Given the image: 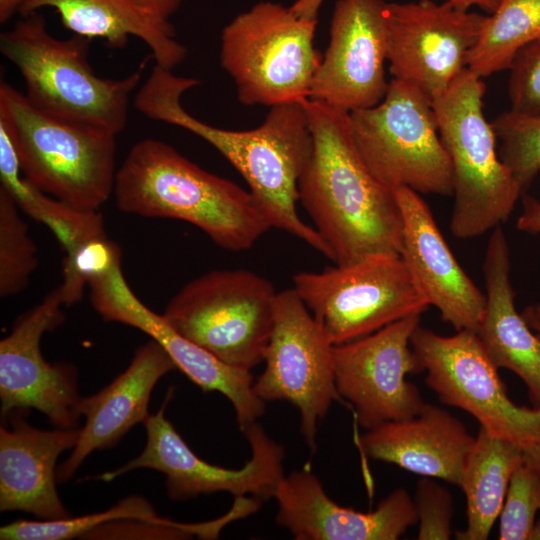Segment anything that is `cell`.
<instances>
[{
	"instance_id": "6da1fadb",
	"label": "cell",
	"mask_w": 540,
	"mask_h": 540,
	"mask_svg": "<svg viewBox=\"0 0 540 540\" xmlns=\"http://www.w3.org/2000/svg\"><path fill=\"white\" fill-rule=\"evenodd\" d=\"M199 81L173 74L158 64L138 89L135 108L149 119L181 127L218 150L246 181L268 220L331 259L314 227L297 211L298 182L312 150V135L303 103L270 107L265 120L251 130H227L205 123L182 106L183 94Z\"/></svg>"
},
{
	"instance_id": "7a4b0ae2",
	"label": "cell",
	"mask_w": 540,
	"mask_h": 540,
	"mask_svg": "<svg viewBox=\"0 0 540 540\" xmlns=\"http://www.w3.org/2000/svg\"><path fill=\"white\" fill-rule=\"evenodd\" d=\"M312 150L298 182L299 201L338 265L375 254L400 255L403 221L395 191L382 185L360 156L349 112L302 102Z\"/></svg>"
},
{
	"instance_id": "3957f363",
	"label": "cell",
	"mask_w": 540,
	"mask_h": 540,
	"mask_svg": "<svg viewBox=\"0 0 540 540\" xmlns=\"http://www.w3.org/2000/svg\"><path fill=\"white\" fill-rule=\"evenodd\" d=\"M113 195L122 212L188 222L228 251L252 248L271 229L248 190L158 139L131 147L117 168Z\"/></svg>"
},
{
	"instance_id": "277c9868",
	"label": "cell",
	"mask_w": 540,
	"mask_h": 540,
	"mask_svg": "<svg viewBox=\"0 0 540 540\" xmlns=\"http://www.w3.org/2000/svg\"><path fill=\"white\" fill-rule=\"evenodd\" d=\"M92 40L52 36L38 12L21 16L0 35V52L19 71L28 101L38 110L68 121L119 134L126 126L132 93L144 65L121 79L98 76L88 61Z\"/></svg>"
},
{
	"instance_id": "5b68a950",
	"label": "cell",
	"mask_w": 540,
	"mask_h": 540,
	"mask_svg": "<svg viewBox=\"0 0 540 540\" xmlns=\"http://www.w3.org/2000/svg\"><path fill=\"white\" fill-rule=\"evenodd\" d=\"M0 121L23 176L41 191L83 211H98L113 194L116 134L48 115L6 82L0 85Z\"/></svg>"
},
{
	"instance_id": "8992f818",
	"label": "cell",
	"mask_w": 540,
	"mask_h": 540,
	"mask_svg": "<svg viewBox=\"0 0 540 540\" xmlns=\"http://www.w3.org/2000/svg\"><path fill=\"white\" fill-rule=\"evenodd\" d=\"M486 86L465 68L432 99L442 143L452 167L451 233L481 236L505 223L523 193L497 150V136L483 112Z\"/></svg>"
},
{
	"instance_id": "52a82bcc",
	"label": "cell",
	"mask_w": 540,
	"mask_h": 540,
	"mask_svg": "<svg viewBox=\"0 0 540 540\" xmlns=\"http://www.w3.org/2000/svg\"><path fill=\"white\" fill-rule=\"evenodd\" d=\"M317 18L261 1L222 30L220 64L245 105L276 106L309 99L322 56L314 48Z\"/></svg>"
},
{
	"instance_id": "ba28073f",
	"label": "cell",
	"mask_w": 540,
	"mask_h": 540,
	"mask_svg": "<svg viewBox=\"0 0 540 540\" xmlns=\"http://www.w3.org/2000/svg\"><path fill=\"white\" fill-rule=\"evenodd\" d=\"M356 148L373 176L395 191L452 196V167L432 100L393 78L376 105L349 112Z\"/></svg>"
},
{
	"instance_id": "9c48e42d",
	"label": "cell",
	"mask_w": 540,
	"mask_h": 540,
	"mask_svg": "<svg viewBox=\"0 0 540 540\" xmlns=\"http://www.w3.org/2000/svg\"><path fill=\"white\" fill-rule=\"evenodd\" d=\"M276 294L273 284L253 271L217 269L184 285L162 315L219 360L251 371L264 361Z\"/></svg>"
},
{
	"instance_id": "30bf717a",
	"label": "cell",
	"mask_w": 540,
	"mask_h": 540,
	"mask_svg": "<svg viewBox=\"0 0 540 540\" xmlns=\"http://www.w3.org/2000/svg\"><path fill=\"white\" fill-rule=\"evenodd\" d=\"M292 281L333 345L421 315L430 306L400 255L375 254L320 272L300 271Z\"/></svg>"
},
{
	"instance_id": "8fae6325",
	"label": "cell",
	"mask_w": 540,
	"mask_h": 540,
	"mask_svg": "<svg viewBox=\"0 0 540 540\" xmlns=\"http://www.w3.org/2000/svg\"><path fill=\"white\" fill-rule=\"evenodd\" d=\"M426 384L447 405L471 414L488 432L524 450L540 441V406H518L476 332L443 336L420 325L411 336Z\"/></svg>"
},
{
	"instance_id": "7c38bea8",
	"label": "cell",
	"mask_w": 540,
	"mask_h": 540,
	"mask_svg": "<svg viewBox=\"0 0 540 540\" xmlns=\"http://www.w3.org/2000/svg\"><path fill=\"white\" fill-rule=\"evenodd\" d=\"M172 394L173 390L168 391L159 410L143 422L147 436L143 451L99 478L109 482L130 471L148 468L165 475L166 492L173 500L222 491L230 493L235 500L253 498L262 503L274 498L285 475L284 447L271 439L257 421L242 431L251 448V457L242 468L228 469L203 461L165 417Z\"/></svg>"
},
{
	"instance_id": "4fadbf2b",
	"label": "cell",
	"mask_w": 540,
	"mask_h": 540,
	"mask_svg": "<svg viewBox=\"0 0 540 540\" xmlns=\"http://www.w3.org/2000/svg\"><path fill=\"white\" fill-rule=\"evenodd\" d=\"M334 345L293 288L277 292L265 368L254 381L266 402L287 401L300 414V433L312 453L318 423L333 401H342L334 377Z\"/></svg>"
},
{
	"instance_id": "5bb4252c",
	"label": "cell",
	"mask_w": 540,
	"mask_h": 540,
	"mask_svg": "<svg viewBox=\"0 0 540 540\" xmlns=\"http://www.w3.org/2000/svg\"><path fill=\"white\" fill-rule=\"evenodd\" d=\"M420 316L405 317L367 336L334 345L337 391L367 430L411 418L426 404L418 388L406 380L407 374L423 371L411 346Z\"/></svg>"
},
{
	"instance_id": "9a60e30c",
	"label": "cell",
	"mask_w": 540,
	"mask_h": 540,
	"mask_svg": "<svg viewBox=\"0 0 540 540\" xmlns=\"http://www.w3.org/2000/svg\"><path fill=\"white\" fill-rule=\"evenodd\" d=\"M485 15L443 1L387 3V61L393 78L418 87L431 100L466 68Z\"/></svg>"
},
{
	"instance_id": "2e32d148",
	"label": "cell",
	"mask_w": 540,
	"mask_h": 540,
	"mask_svg": "<svg viewBox=\"0 0 540 540\" xmlns=\"http://www.w3.org/2000/svg\"><path fill=\"white\" fill-rule=\"evenodd\" d=\"M57 289L23 314L0 341L1 416L36 409L58 428H76L82 416L75 366L46 361L40 349L44 333L65 315Z\"/></svg>"
},
{
	"instance_id": "e0dca14e",
	"label": "cell",
	"mask_w": 540,
	"mask_h": 540,
	"mask_svg": "<svg viewBox=\"0 0 540 540\" xmlns=\"http://www.w3.org/2000/svg\"><path fill=\"white\" fill-rule=\"evenodd\" d=\"M387 2L338 0L330 40L315 73L309 99L348 112L378 104L389 83Z\"/></svg>"
},
{
	"instance_id": "ac0fdd59",
	"label": "cell",
	"mask_w": 540,
	"mask_h": 540,
	"mask_svg": "<svg viewBox=\"0 0 540 540\" xmlns=\"http://www.w3.org/2000/svg\"><path fill=\"white\" fill-rule=\"evenodd\" d=\"M90 301L108 322L137 328L159 343L176 365L203 391L223 394L232 404L241 431L265 412V402L255 393L250 370L224 363L174 330L163 315L153 312L127 283L121 264L92 280Z\"/></svg>"
},
{
	"instance_id": "d6986e66",
	"label": "cell",
	"mask_w": 540,
	"mask_h": 540,
	"mask_svg": "<svg viewBox=\"0 0 540 540\" xmlns=\"http://www.w3.org/2000/svg\"><path fill=\"white\" fill-rule=\"evenodd\" d=\"M274 498L277 524L296 540H395L418 522L414 501L403 488L373 511H356L333 501L307 468L284 475Z\"/></svg>"
},
{
	"instance_id": "ffe728a7",
	"label": "cell",
	"mask_w": 540,
	"mask_h": 540,
	"mask_svg": "<svg viewBox=\"0 0 540 540\" xmlns=\"http://www.w3.org/2000/svg\"><path fill=\"white\" fill-rule=\"evenodd\" d=\"M403 221L400 256L429 304L457 331L476 332L486 297L461 268L420 194L395 190Z\"/></svg>"
},
{
	"instance_id": "44dd1931",
	"label": "cell",
	"mask_w": 540,
	"mask_h": 540,
	"mask_svg": "<svg viewBox=\"0 0 540 540\" xmlns=\"http://www.w3.org/2000/svg\"><path fill=\"white\" fill-rule=\"evenodd\" d=\"M13 411L0 426V511H21L39 520L70 517L57 492L58 457L73 449L80 428L43 430Z\"/></svg>"
},
{
	"instance_id": "7402d4cb",
	"label": "cell",
	"mask_w": 540,
	"mask_h": 540,
	"mask_svg": "<svg viewBox=\"0 0 540 540\" xmlns=\"http://www.w3.org/2000/svg\"><path fill=\"white\" fill-rule=\"evenodd\" d=\"M176 365L154 340L140 346L128 367L97 393L83 397L85 423L70 456L58 467L57 481L69 480L94 451L112 448L136 424L148 417L157 382Z\"/></svg>"
},
{
	"instance_id": "603a6c76",
	"label": "cell",
	"mask_w": 540,
	"mask_h": 540,
	"mask_svg": "<svg viewBox=\"0 0 540 540\" xmlns=\"http://www.w3.org/2000/svg\"><path fill=\"white\" fill-rule=\"evenodd\" d=\"M474 441L475 437L451 413L426 403L411 418L368 429L359 445L371 459L459 486Z\"/></svg>"
},
{
	"instance_id": "cb8c5ba5",
	"label": "cell",
	"mask_w": 540,
	"mask_h": 540,
	"mask_svg": "<svg viewBox=\"0 0 540 540\" xmlns=\"http://www.w3.org/2000/svg\"><path fill=\"white\" fill-rule=\"evenodd\" d=\"M510 251L501 226L492 230L483 263L486 304L476 334L497 368L515 373L540 406V335L515 307Z\"/></svg>"
},
{
	"instance_id": "d4e9b609",
	"label": "cell",
	"mask_w": 540,
	"mask_h": 540,
	"mask_svg": "<svg viewBox=\"0 0 540 540\" xmlns=\"http://www.w3.org/2000/svg\"><path fill=\"white\" fill-rule=\"evenodd\" d=\"M53 8L66 29L88 39H103L111 48H124L130 37L149 47L156 64L172 70L186 57L173 26L132 0H22L20 16Z\"/></svg>"
},
{
	"instance_id": "484cf974",
	"label": "cell",
	"mask_w": 540,
	"mask_h": 540,
	"mask_svg": "<svg viewBox=\"0 0 540 540\" xmlns=\"http://www.w3.org/2000/svg\"><path fill=\"white\" fill-rule=\"evenodd\" d=\"M524 449L479 428L465 460L459 487L466 496L467 527L459 540H486L499 518L508 485Z\"/></svg>"
},
{
	"instance_id": "4316f807",
	"label": "cell",
	"mask_w": 540,
	"mask_h": 540,
	"mask_svg": "<svg viewBox=\"0 0 540 540\" xmlns=\"http://www.w3.org/2000/svg\"><path fill=\"white\" fill-rule=\"evenodd\" d=\"M0 180L20 210L45 224L66 252L82 239L104 232L98 211L76 209L41 191L22 174L14 143L6 126L0 122Z\"/></svg>"
},
{
	"instance_id": "83f0119b",
	"label": "cell",
	"mask_w": 540,
	"mask_h": 540,
	"mask_svg": "<svg viewBox=\"0 0 540 540\" xmlns=\"http://www.w3.org/2000/svg\"><path fill=\"white\" fill-rule=\"evenodd\" d=\"M540 40V0H501L485 17L466 68L484 78L509 69L515 54Z\"/></svg>"
},
{
	"instance_id": "f1b7e54d",
	"label": "cell",
	"mask_w": 540,
	"mask_h": 540,
	"mask_svg": "<svg viewBox=\"0 0 540 540\" xmlns=\"http://www.w3.org/2000/svg\"><path fill=\"white\" fill-rule=\"evenodd\" d=\"M158 520L152 504L142 496L131 495L111 508L98 513L58 520H17L0 528L1 540H69L83 539L94 529L117 520Z\"/></svg>"
},
{
	"instance_id": "f546056e",
	"label": "cell",
	"mask_w": 540,
	"mask_h": 540,
	"mask_svg": "<svg viewBox=\"0 0 540 540\" xmlns=\"http://www.w3.org/2000/svg\"><path fill=\"white\" fill-rule=\"evenodd\" d=\"M39 263L28 225L11 195L0 187V296L25 290Z\"/></svg>"
},
{
	"instance_id": "4dcf8cb0",
	"label": "cell",
	"mask_w": 540,
	"mask_h": 540,
	"mask_svg": "<svg viewBox=\"0 0 540 540\" xmlns=\"http://www.w3.org/2000/svg\"><path fill=\"white\" fill-rule=\"evenodd\" d=\"M491 124L499 156L525 192L540 173V116L509 110Z\"/></svg>"
},
{
	"instance_id": "1f68e13d",
	"label": "cell",
	"mask_w": 540,
	"mask_h": 540,
	"mask_svg": "<svg viewBox=\"0 0 540 540\" xmlns=\"http://www.w3.org/2000/svg\"><path fill=\"white\" fill-rule=\"evenodd\" d=\"M65 254L63 281L56 288L64 306L79 302L92 280L121 264L120 248L105 231L82 239Z\"/></svg>"
},
{
	"instance_id": "d6a6232c",
	"label": "cell",
	"mask_w": 540,
	"mask_h": 540,
	"mask_svg": "<svg viewBox=\"0 0 540 540\" xmlns=\"http://www.w3.org/2000/svg\"><path fill=\"white\" fill-rule=\"evenodd\" d=\"M540 511V470L528 459L511 476L499 515L500 540H531L535 517Z\"/></svg>"
},
{
	"instance_id": "836d02e7",
	"label": "cell",
	"mask_w": 540,
	"mask_h": 540,
	"mask_svg": "<svg viewBox=\"0 0 540 540\" xmlns=\"http://www.w3.org/2000/svg\"><path fill=\"white\" fill-rule=\"evenodd\" d=\"M509 70L510 110L540 116V40L522 47Z\"/></svg>"
},
{
	"instance_id": "e575fe53",
	"label": "cell",
	"mask_w": 540,
	"mask_h": 540,
	"mask_svg": "<svg viewBox=\"0 0 540 540\" xmlns=\"http://www.w3.org/2000/svg\"><path fill=\"white\" fill-rule=\"evenodd\" d=\"M413 501L419 523L417 539H450L453 503L449 491L425 476L416 484Z\"/></svg>"
},
{
	"instance_id": "d590c367",
	"label": "cell",
	"mask_w": 540,
	"mask_h": 540,
	"mask_svg": "<svg viewBox=\"0 0 540 540\" xmlns=\"http://www.w3.org/2000/svg\"><path fill=\"white\" fill-rule=\"evenodd\" d=\"M517 228L528 233L540 232V200L531 196L523 199V210L517 220Z\"/></svg>"
},
{
	"instance_id": "8d00e7d4",
	"label": "cell",
	"mask_w": 540,
	"mask_h": 540,
	"mask_svg": "<svg viewBox=\"0 0 540 540\" xmlns=\"http://www.w3.org/2000/svg\"><path fill=\"white\" fill-rule=\"evenodd\" d=\"M151 14L162 18L169 17L177 10L183 0H132Z\"/></svg>"
},
{
	"instance_id": "74e56055",
	"label": "cell",
	"mask_w": 540,
	"mask_h": 540,
	"mask_svg": "<svg viewBox=\"0 0 540 540\" xmlns=\"http://www.w3.org/2000/svg\"><path fill=\"white\" fill-rule=\"evenodd\" d=\"M325 0H296L291 6V10L303 17L317 18L318 11Z\"/></svg>"
},
{
	"instance_id": "f35d334b",
	"label": "cell",
	"mask_w": 540,
	"mask_h": 540,
	"mask_svg": "<svg viewBox=\"0 0 540 540\" xmlns=\"http://www.w3.org/2000/svg\"><path fill=\"white\" fill-rule=\"evenodd\" d=\"M455 7L463 10H469L471 7H479L480 9L493 13L501 0H443Z\"/></svg>"
},
{
	"instance_id": "ab89813d",
	"label": "cell",
	"mask_w": 540,
	"mask_h": 540,
	"mask_svg": "<svg viewBox=\"0 0 540 540\" xmlns=\"http://www.w3.org/2000/svg\"><path fill=\"white\" fill-rule=\"evenodd\" d=\"M522 315L530 328L540 335V303L528 306Z\"/></svg>"
},
{
	"instance_id": "60d3db41",
	"label": "cell",
	"mask_w": 540,
	"mask_h": 540,
	"mask_svg": "<svg viewBox=\"0 0 540 540\" xmlns=\"http://www.w3.org/2000/svg\"><path fill=\"white\" fill-rule=\"evenodd\" d=\"M21 2L22 0H0V22L6 23L18 13Z\"/></svg>"
},
{
	"instance_id": "b9f144b4",
	"label": "cell",
	"mask_w": 540,
	"mask_h": 540,
	"mask_svg": "<svg viewBox=\"0 0 540 540\" xmlns=\"http://www.w3.org/2000/svg\"><path fill=\"white\" fill-rule=\"evenodd\" d=\"M524 456L540 470V441L525 449Z\"/></svg>"
},
{
	"instance_id": "7bdbcfd3",
	"label": "cell",
	"mask_w": 540,
	"mask_h": 540,
	"mask_svg": "<svg viewBox=\"0 0 540 540\" xmlns=\"http://www.w3.org/2000/svg\"><path fill=\"white\" fill-rule=\"evenodd\" d=\"M531 540H540V518L535 522Z\"/></svg>"
}]
</instances>
